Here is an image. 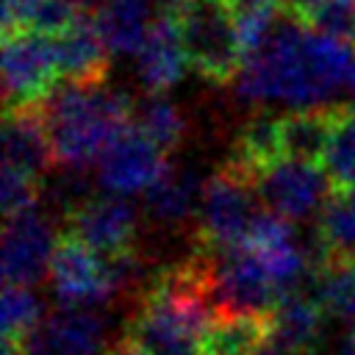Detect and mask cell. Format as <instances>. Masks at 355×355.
Returning a JSON list of instances; mask_svg holds the SVG:
<instances>
[{
    "label": "cell",
    "instance_id": "obj_25",
    "mask_svg": "<svg viewBox=\"0 0 355 355\" xmlns=\"http://www.w3.org/2000/svg\"><path fill=\"white\" fill-rule=\"evenodd\" d=\"M42 322V302L31 286L6 283L0 300V327L3 341H22L36 324Z\"/></svg>",
    "mask_w": 355,
    "mask_h": 355
},
{
    "label": "cell",
    "instance_id": "obj_18",
    "mask_svg": "<svg viewBox=\"0 0 355 355\" xmlns=\"http://www.w3.org/2000/svg\"><path fill=\"white\" fill-rule=\"evenodd\" d=\"M150 6L139 0H103L92 19L111 55H136L150 31Z\"/></svg>",
    "mask_w": 355,
    "mask_h": 355
},
{
    "label": "cell",
    "instance_id": "obj_30",
    "mask_svg": "<svg viewBox=\"0 0 355 355\" xmlns=\"http://www.w3.org/2000/svg\"><path fill=\"white\" fill-rule=\"evenodd\" d=\"M105 355H147V352H144V349H139L130 338H125V336H122V341H116L114 347H108V349H105Z\"/></svg>",
    "mask_w": 355,
    "mask_h": 355
},
{
    "label": "cell",
    "instance_id": "obj_29",
    "mask_svg": "<svg viewBox=\"0 0 355 355\" xmlns=\"http://www.w3.org/2000/svg\"><path fill=\"white\" fill-rule=\"evenodd\" d=\"M280 3H283V8H288L291 14H297V17L308 19V14H311L322 0H280Z\"/></svg>",
    "mask_w": 355,
    "mask_h": 355
},
{
    "label": "cell",
    "instance_id": "obj_27",
    "mask_svg": "<svg viewBox=\"0 0 355 355\" xmlns=\"http://www.w3.org/2000/svg\"><path fill=\"white\" fill-rule=\"evenodd\" d=\"M305 22L355 47V0H322Z\"/></svg>",
    "mask_w": 355,
    "mask_h": 355
},
{
    "label": "cell",
    "instance_id": "obj_14",
    "mask_svg": "<svg viewBox=\"0 0 355 355\" xmlns=\"http://www.w3.org/2000/svg\"><path fill=\"white\" fill-rule=\"evenodd\" d=\"M316 275V272H313ZM324 305L319 302L313 291V277L300 286L286 291L275 311H272V341L283 347L291 355H311L316 352L322 333H324Z\"/></svg>",
    "mask_w": 355,
    "mask_h": 355
},
{
    "label": "cell",
    "instance_id": "obj_35",
    "mask_svg": "<svg viewBox=\"0 0 355 355\" xmlns=\"http://www.w3.org/2000/svg\"><path fill=\"white\" fill-rule=\"evenodd\" d=\"M258 3H272V0H236L239 8H244V6H258Z\"/></svg>",
    "mask_w": 355,
    "mask_h": 355
},
{
    "label": "cell",
    "instance_id": "obj_34",
    "mask_svg": "<svg viewBox=\"0 0 355 355\" xmlns=\"http://www.w3.org/2000/svg\"><path fill=\"white\" fill-rule=\"evenodd\" d=\"M349 108H355V72H352V78H349Z\"/></svg>",
    "mask_w": 355,
    "mask_h": 355
},
{
    "label": "cell",
    "instance_id": "obj_23",
    "mask_svg": "<svg viewBox=\"0 0 355 355\" xmlns=\"http://www.w3.org/2000/svg\"><path fill=\"white\" fill-rule=\"evenodd\" d=\"M313 291L327 313L355 327V261H324L316 266Z\"/></svg>",
    "mask_w": 355,
    "mask_h": 355
},
{
    "label": "cell",
    "instance_id": "obj_9",
    "mask_svg": "<svg viewBox=\"0 0 355 355\" xmlns=\"http://www.w3.org/2000/svg\"><path fill=\"white\" fill-rule=\"evenodd\" d=\"M105 322L92 308L47 313L22 341H3V355H105Z\"/></svg>",
    "mask_w": 355,
    "mask_h": 355
},
{
    "label": "cell",
    "instance_id": "obj_24",
    "mask_svg": "<svg viewBox=\"0 0 355 355\" xmlns=\"http://www.w3.org/2000/svg\"><path fill=\"white\" fill-rule=\"evenodd\" d=\"M322 164L336 186L355 189V108L338 105L333 136Z\"/></svg>",
    "mask_w": 355,
    "mask_h": 355
},
{
    "label": "cell",
    "instance_id": "obj_5",
    "mask_svg": "<svg viewBox=\"0 0 355 355\" xmlns=\"http://www.w3.org/2000/svg\"><path fill=\"white\" fill-rule=\"evenodd\" d=\"M258 191L252 175L233 164L219 166L202 186L197 211V236L208 250H227L247 241L258 211Z\"/></svg>",
    "mask_w": 355,
    "mask_h": 355
},
{
    "label": "cell",
    "instance_id": "obj_33",
    "mask_svg": "<svg viewBox=\"0 0 355 355\" xmlns=\"http://www.w3.org/2000/svg\"><path fill=\"white\" fill-rule=\"evenodd\" d=\"M155 3H158L164 11H175V8L180 6V0H155Z\"/></svg>",
    "mask_w": 355,
    "mask_h": 355
},
{
    "label": "cell",
    "instance_id": "obj_20",
    "mask_svg": "<svg viewBox=\"0 0 355 355\" xmlns=\"http://www.w3.org/2000/svg\"><path fill=\"white\" fill-rule=\"evenodd\" d=\"M319 247L327 261H355V189H336L319 211Z\"/></svg>",
    "mask_w": 355,
    "mask_h": 355
},
{
    "label": "cell",
    "instance_id": "obj_28",
    "mask_svg": "<svg viewBox=\"0 0 355 355\" xmlns=\"http://www.w3.org/2000/svg\"><path fill=\"white\" fill-rule=\"evenodd\" d=\"M55 169H58V175L50 180V186L44 189V194L67 216L80 202H86L92 197V183L83 178V169H67V166H55Z\"/></svg>",
    "mask_w": 355,
    "mask_h": 355
},
{
    "label": "cell",
    "instance_id": "obj_11",
    "mask_svg": "<svg viewBox=\"0 0 355 355\" xmlns=\"http://www.w3.org/2000/svg\"><path fill=\"white\" fill-rule=\"evenodd\" d=\"M55 227L50 216H44L36 205L19 214L6 216L3 227V280L33 286L50 272V261L55 252Z\"/></svg>",
    "mask_w": 355,
    "mask_h": 355
},
{
    "label": "cell",
    "instance_id": "obj_6",
    "mask_svg": "<svg viewBox=\"0 0 355 355\" xmlns=\"http://www.w3.org/2000/svg\"><path fill=\"white\" fill-rule=\"evenodd\" d=\"M330 186L333 178L322 161L294 155H280L255 172V191L261 205L291 222H302L311 214H319L333 194Z\"/></svg>",
    "mask_w": 355,
    "mask_h": 355
},
{
    "label": "cell",
    "instance_id": "obj_22",
    "mask_svg": "<svg viewBox=\"0 0 355 355\" xmlns=\"http://www.w3.org/2000/svg\"><path fill=\"white\" fill-rule=\"evenodd\" d=\"M133 122L161 147V150H175L183 144L189 133V119L186 114L164 94H147L136 108H133Z\"/></svg>",
    "mask_w": 355,
    "mask_h": 355
},
{
    "label": "cell",
    "instance_id": "obj_32",
    "mask_svg": "<svg viewBox=\"0 0 355 355\" xmlns=\"http://www.w3.org/2000/svg\"><path fill=\"white\" fill-rule=\"evenodd\" d=\"M338 355H355V327L347 333V338L341 341V347H338Z\"/></svg>",
    "mask_w": 355,
    "mask_h": 355
},
{
    "label": "cell",
    "instance_id": "obj_16",
    "mask_svg": "<svg viewBox=\"0 0 355 355\" xmlns=\"http://www.w3.org/2000/svg\"><path fill=\"white\" fill-rule=\"evenodd\" d=\"M3 164L25 169L36 178H42L47 169L55 166L50 136L42 119L39 105L25 108H6V125H3Z\"/></svg>",
    "mask_w": 355,
    "mask_h": 355
},
{
    "label": "cell",
    "instance_id": "obj_26",
    "mask_svg": "<svg viewBox=\"0 0 355 355\" xmlns=\"http://www.w3.org/2000/svg\"><path fill=\"white\" fill-rule=\"evenodd\" d=\"M39 191H42V178H36V175H31L25 169H17V166L3 164V175H0V205H3V214L6 216L39 205Z\"/></svg>",
    "mask_w": 355,
    "mask_h": 355
},
{
    "label": "cell",
    "instance_id": "obj_13",
    "mask_svg": "<svg viewBox=\"0 0 355 355\" xmlns=\"http://www.w3.org/2000/svg\"><path fill=\"white\" fill-rule=\"evenodd\" d=\"M189 55L178 31L172 11H161L144 36V44L136 53V75L147 94H164L183 80Z\"/></svg>",
    "mask_w": 355,
    "mask_h": 355
},
{
    "label": "cell",
    "instance_id": "obj_17",
    "mask_svg": "<svg viewBox=\"0 0 355 355\" xmlns=\"http://www.w3.org/2000/svg\"><path fill=\"white\" fill-rule=\"evenodd\" d=\"M58 72L64 80H105L108 78V47L103 44L94 19L80 17L67 31L53 36Z\"/></svg>",
    "mask_w": 355,
    "mask_h": 355
},
{
    "label": "cell",
    "instance_id": "obj_2",
    "mask_svg": "<svg viewBox=\"0 0 355 355\" xmlns=\"http://www.w3.org/2000/svg\"><path fill=\"white\" fill-rule=\"evenodd\" d=\"M55 166L83 169L133 122L130 100L105 80H64L42 103Z\"/></svg>",
    "mask_w": 355,
    "mask_h": 355
},
{
    "label": "cell",
    "instance_id": "obj_36",
    "mask_svg": "<svg viewBox=\"0 0 355 355\" xmlns=\"http://www.w3.org/2000/svg\"><path fill=\"white\" fill-rule=\"evenodd\" d=\"M139 3H147V6H150V3H155V0H139Z\"/></svg>",
    "mask_w": 355,
    "mask_h": 355
},
{
    "label": "cell",
    "instance_id": "obj_12",
    "mask_svg": "<svg viewBox=\"0 0 355 355\" xmlns=\"http://www.w3.org/2000/svg\"><path fill=\"white\" fill-rule=\"evenodd\" d=\"M64 219L69 236L108 258L133 250L139 236V211L119 194L89 197Z\"/></svg>",
    "mask_w": 355,
    "mask_h": 355
},
{
    "label": "cell",
    "instance_id": "obj_10",
    "mask_svg": "<svg viewBox=\"0 0 355 355\" xmlns=\"http://www.w3.org/2000/svg\"><path fill=\"white\" fill-rule=\"evenodd\" d=\"M161 150L136 122H130L97 158V183L105 194H144L166 169Z\"/></svg>",
    "mask_w": 355,
    "mask_h": 355
},
{
    "label": "cell",
    "instance_id": "obj_31",
    "mask_svg": "<svg viewBox=\"0 0 355 355\" xmlns=\"http://www.w3.org/2000/svg\"><path fill=\"white\" fill-rule=\"evenodd\" d=\"M247 355H291V352H286V349L277 347L275 341H266L263 347H258V349H252V352H247Z\"/></svg>",
    "mask_w": 355,
    "mask_h": 355
},
{
    "label": "cell",
    "instance_id": "obj_1",
    "mask_svg": "<svg viewBox=\"0 0 355 355\" xmlns=\"http://www.w3.org/2000/svg\"><path fill=\"white\" fill-rule=\"evenodd\" d=\"M352 72L355 47L349 42L322 33L283 8L266 44L244 58L233 89L241 103L297 111L330 105V100L349 86Z\"/></svg>",
    "mask_w": 355,
    "mask_h": 355
},
{
    "label": "cell",
    "instance_id": "obj_21",
    "mask_svg": "<svg viewBox=\"0 0 355 355\" xmlns=\"http://www.w3.org/2000/svg\"><path fill=\"white\" fill-rule=\"evenodd\" d=\"M272 316H225L216 319L200 344V355H247L272 341Z\"/></svg>",
    "mask_w": 355,
    "mask_h": 355
},
{
    "label": "cell",
    "instance_id": "obj_4",
    "mask_svg": "<svg viewBox=\"0 0 355 355\" xmlns=\"http://www.w3.org/2000/svg\"><path fill=\"white\" fill-rule=\"evenodd\" d=\"M208 283L216 319L272 316L277 300L283 297L277 280L250 244L208 250Z\"/></svg>",
    "mask_w": 355,
    "mask_h": 355
},
{
    "label": "cell",
    "instance_id": "obj_19",
    "mask_svg": "<svg viewBox=\"0 0 355 355\" xmlns=\"http://www.w3.org/2000/svg\"><path fill=\"white\" fill-rule=\"evenodd\" d=\"M338 105L297 108L280 116V153L308 161H322L333 136Z\"/></svg>",
    "mask_w": 355,
    "mask_h": 355
},
{
    "label": "cell",
    "instance_id": "obj_15",
    "mask_svg": "<svg viewBox=\"0 0 355 355\" xmlns=\"http://www.w3.org/2000/svg\"><path fill=\"white\" fill-rule=\"evenodd\" d=\"M202 186L191 166L166 164L161 178L144 191V216L161 230L183 227L200 211Z\"/></svg>",
    "mask_w": 355,
    "mask_h": 355
},
{
    "label": "cell",
    "instance_id": "obj_7",
    "mask_svg": "<svg viewBox=\"0 0 355 355\" xmlns=\"http://www.w3.org/2000/svg\"><path fill=\"white\" fill-rule=\"evenodd\" d=\"M47 277L55 300L69 308H100L119 294L111 258L69 233L55 244Z\"/></svg>",
    "mask_w": 355,
    "mask_h": 355
},
{
    "label": "cell",
    "instance_id": "obj_8",
    "mask_svg": "<svg viewBox=\"0 0 355 355\" xmlns=\"http://www.w3.org/2000/svg\"><path fill=\"white\" fill-rule=\"evenodd\" d=\"M58 58L53 36L36 31L3 33V89L6 108L39 105L55 89Z\"/></svg>",
    "mask_w": 355,
    "mask_h": 355
},
{
    "label": "cell",
    "instance_id": "obj_3",
    "mask_svg": "<svg viewBox=\"0 0 355 355\" xmlns=\"http://www.w3.org/2000/svg\"><path fill=\"white\" fill-rule=\"evenodd\" d=\"M172 17L189 67L208 83H233L244 64L236 0H180Z\"/></svg>",
    "mask_w": 355,
    "mask_h": 355
}]
</instances>
